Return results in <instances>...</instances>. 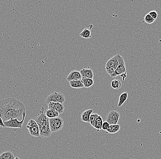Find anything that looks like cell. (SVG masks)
<instances>
[{
	"label": "cell",
	"mask_w": 161,
	"mask_h": 159,
	"mask_svg": "<svg viewBox=\"0 0 161 159\" xmlns=\"http://www.w3.org/2000/svg\"><path fill=\"white\" fill-rule=\"evenodd\" d=\"M26 112H24L23 114V119L19 121L17 118L11 119L7 121H4V124L6 128H22L24 121L25 118L26 117Z\"/></svg>",
	"instance_id": "277c9868"
},
{
	"label": "cell",
	"mask_w": 161,
	"mask_h": 159,
	"mask_svg": "<svg viewBox=\"0 0 161 159\" xmlns=\"http://www.w3.org/2000/svg\"><path fill=\"white\" fill-rule=\"evenodd\" d=\"M80 72L82 75V78H88L91 79H93L94 78V73L92 69L83 68L80 71Z\"/></svg>",
	"instance_id": "4fadbf2b"
},
{
	"label": "cell",
	"mask_w": 161,
	"mask_h": 159,
	"mask_svg": "<svg viewBox=\"0 0 161 159\" xmlns=\"http://www.w3.org/2000/svg\"><path fill=\"white\" fill-rule=\"evenodd\" d=\"M120 76L122 78L123 80L125 81V80H126V77H127L126 72L124 73L121 74V75H120Z\"/></svg>",
	"instance_id": "83f0119b"
},
{
	"label": "cell",
	"mask_w": 161,
	"mask_h": 159,
	"mask_svg": "<svg viewBox=\"0 0 161 159\" xmlns=\"http://www.w3.org/2000/svg\"><path fill=\"white\" fill-rule=\"evenodd\" d=\"M93 112L92 109H88L83 112L81 114V120L85 123H90V117Z\"/></svg>",
	"instance_id": "7c38bea8"
},
{
	"label": "cell",
	"mask_w": 161,
	"mask_h": 159,
	"mask_svg": "<svg viewBox=\"0 0 161 159\" xmlns=\"http://www.w3.org/2000/svg\"><path fill=\"white\" fill-rule=\"evenodd\" d=\"M128 93L124 92L120 95L119 96L118 107H121L124 104L128 98Z\"/></svg>",
	"instance_id": "ffe728a7"
},
{
	"label": "cell",
	"mask_w": 161,
	"mask_h": 159,
	"mask_svg": "<svg viewBox=\"0 0 161 159\" xmlns=\"http://www.w3.org/2000/svg\"><path fill=\"white\" fill-rule=\"evenodd\" d=\"M35 121L39 126L40 136L42 138H48L51 136L52 132L49 127V118L44 113V108H42Z\"/></svg>",
	"instance_id": "7a4b0ae2"
},
{
	"label": "cell",
	"mask_w": 161,
	"mask_h": 159,
	"mask_svg": "<svg viewBox=\"0 0 161 159\" xmlns=\"http://www.w3.org/2000/svg\"><path fill=\"white\" fill-rule=\"evenodd\" d=\"M16 157L10 151L4 152L0 155V159H15Z\"/></svg>",
	"instance_id": "d6986e66"
},
{
	"label": "cell",
	"mask_w": 161,
	"mask_h": 159,
	"mask_svg": "<svg viewBox=\"0 0 161 159\" xmlns=\"http://www.w3.org/2000/svg\"><path fill=\"white\" fill-rule=\"evenodd\" d=\"M103 123V120L100 115H99V117L97 118V119L96 120L92 127L97 129L98 131H99V130L102 129Z\"/></svg>",
	"instance_id": "9a60e30c"
},
{
	"label": "cell",
	"mask_w": 161,
	"mask_h": 159,
	"mask_svg": "<svg viewBox=\"0 0 161 159\" xmlns=\"http://www.w3.org/2000/svg\"><path fill=\"white\" fill-rule=\"evenodd\" d=\"M155 20H154L153 17L151 16L149 13L146 14L144 17V21H145L146 23H147L148 24H151L153 23L154 22Z\"/></svg>",
	"instance_id": "603a6c76"
},
{
	"label": "cell",
	"mask_w": 161,
	"mask_h": 159,
	"mask_svg": "<svg viewBox=\"0 0 161 159\" xmlns=\"http://www.w3.org/2000/svg\"><path fill=\"white\" fill-rule=\"evenodd\" d=\"M26 127L31 135L36 137L40 136L39 126L35 120L30 119Z\"/></svg>",
	"instance_id": "ba28073f"
},
{
	"label": "cell",
	"mask_w": 161,
	"mask_h": 159,
	"mask_svg": "<svg viewBox=\"0 0 161 159\" xmlns=\"http://www.w3.org/2000/svg\"><path fill=\"white\" fill-rule=\"evenodd\" d=\"M111 85L112 88L114 89H118L121 87L122 83L119 80L115 79V80H113L112 81Z\"/></svg>",
	"instance_id": "7402d4cb"
},
{
	"label": "cell",
	"mask_w": 161,
	"mask_h": 159,
	"mask_svg": "<svg viewBox=\"0 0 161 159\" xmlns=\"http://www.w3.org/2000/svg\"><path fill=\"white\" fill-rule=\"evenodd\" d=\"M119 62L117 56H114V57L111 58L107 62L105 68L107 72L108 73L110 74V76L114 74L115 72V70L117 69V67H118Z\"/></svg>",
	"instance_id": "8992f818"
},
{
	"label": "cell",
	"mask_w": 161,
	"mask_h": 159,
	"mask_svg": "<svg viewBox=\"0 0 161 159\" xmlns=\"http://www.w3.org/2000/svg\"><path fill=\"white\" fill-rule=\"evenodd\" d=\"M48 106V109H54L58 112L60 114L62 113L64 111L65 107L63 104L59 102H49Z\"/></svg>",
	"instance_id": "30bf717a"
},
{
	"label": "cell",
	"mask_w": 161,
	"mask_h": 159,
	"mask_svg": "<svg viewBox=\"0 0 161 159\" xmlns=\"http://www.w3.org/2000/svg\"><path fill=\"white\" fill-rule=\"evenodd\" d=\"M80 36L85 39H89L91 38V32L90 29L85 28L82 32L80 33Z\"/></svg>",
	"instance_id": "44dd1931"
},
{
	"label": "cell",
	"mask_w": 161,
	"mask_h": 159,
	"mask_svg": "<svg viewBox=\"0 0 161 159\" xmlns=\"http://www.w3.org/2000/svg\"><path fill=\"white\" fill-rule=\"evenodd\" d=\"M0 127H2V128L5 127L4 124L3 120L1 117H0Z\"/></svg>",
	"instance_id": "4316f807"
},
{
	"label": "cell",
	"mask_w": 161,
	"mask_h": 159,
	"mask_svg": "<svg viewBox=\"0 0 161 159\" xmlns=\"http://www.w3.org/2000/svg\"><path fill=\"white\" fill-rule=\"evenodd\" d=\"M99 115H98L97 113H94V114H92L90 117V123L92 126H93L94 123L96 120L97 119V118L99 117Z\"/></svg>",
	"instance_id": "cb8c5ba5"
},
{
	"label": "cell",
	"mask_w": 161,
	"mask_h": 159,
	"mask_svg": "<svg viewBox=\"0 0 161 159\" xmlns=\"http://www.w3.org/2000/svg\"><path fill=\"white\" fill-rule=\"evenodd\" d=\"M82 79V76L79 71H73L70 73L67 77V80L69 82L71 81L80 80Z\"/></svg>",
	"instance_id": "8fae6325"
},
{
	"label": "cell",
	"mask_w": 161,
	"mask_h": 159,
	"mask_svg": "<svg viewBox=\"0 0 161 159\" xmlns=\"http://www.w3.org/2000/svg\"><path fill=\"white\" fill-rule=\"evenodd\" d=\"M49 127L52 132H57L62 129L64 121L60 116L49 119Z\"/></svg>",
	"instance_id": "3957f363"
},
{
	"label": "cell",
	"mask_w": 161,
	"mask_h": 159,
	"mask_svg": "<svg viewBox=\"0 0 161 159\" xmlns=\"http://www.w3.org/2000/svg\"><path fill=\"white\" fill-rule=\"evenodd\" d=\"M120 117V114L115 111H111L107 116L106 121L110 125L117 124Z\"/></svg>",
	"instance_id": "9c48e42d"
},
{
	"label": "cell",
	"mask_w": 161,
	"mask_h": 159,
	"mask_svg": "<svg viewBox=\"0 0 161 159\" xmlns=\"http://www.w3.org/2000/svg\"><path fill=\"white\" fill-rule=\"evenodd\" d=\"M70 86L73 88L80 89L84 88L83 84L82 83L81 80L76 81H71L69 82Z\"/></svg>",
	"instance_id": "e0dca14e"
},
{
	"label": "cell",
	"mask_w": 161,
	"mask_h": 159,
	"mask_svg": "<svg viewBox=\"0 0 161 159\" xmlns=\"http://www.w3.org/2000/svg\"><path fill=\"white\" fill-rule=\"evenodd\" d=\"M15 159H20V158H19V157H16V158H15Z\"/></svg>",
	"instance_id": "f1b7e54d"
},
{
	"label": "cell",
	"mask_w": 161,
	"mask_h": 159,
	"mask_svg": "<svg viewBox=\"0 0 161 159\" xmlns=\"http://www.w3.org/2000/svg\"><path fill=\"white\" fill-rule=\"evenodd\" d=\"M110 124L107 121H105L103 122V123L102 125V129L104 131H106L110 127Z\"/></svg>",
	"instance_id": "d4e9b609"
},
{
	"label": "cell",
	"mask_w": 161,
	"mask_h": 159,
	"mask_svg": "<svg viewBox=\"0 0 161 159\" xmlns=\"http://www.w3.org/2000/svg\"><path fill=\"white\" fill-rule=\"evenodd\" d=\"M120 126L119 124L110 125L109 128L106 131L107 133H114L118 132L120 130Z\"/></svg>",
	"instance_id": "2e32d148"
},
{
	"label": "cell",
	"mask_w": 161,
	"mask_h": 159,
	"mask_svg": "<svg viewBox=\"0 0 161 159\" xmlns=\"http://www.w3.org/2000/svg\"><path fill=\"white\" fill-rule=\"evenodd\" d=\"M65 101L64 95L61 93L54 92L52 93L46 98V103L48 104L49 102H59L63 104Z\"/></svg>",
	"instance_id": "5b68a950"
},
{
	"label": "cell",
	"mask_w": 161,
	"mask_h": 159,
	"mask_svg": "<svg viewBox=\"0 0 161 159\" xmlns=\"http://www.w3.org/2000/svg\"><path fill=\"white\" fill-rule=\"evenodd\" d=\"M45 115L47 117L50 119V118H53L59 116L60 114L56 110L50 109H48L47 110H46V112H45Z\"/></svg>",
	"instance_id": "5bb4252c"
},
{
	"label": "cell",
	"mask_w": 161,
	"mask_h": 159,
	"mask_svg": "<svg viewBox=\"0 0 161 159\" xmlns=\"http://www.w3.org/2000/svg\"><path fill=\"white\" fill-rule=\"evenodd\" d=\"M82 83L83 84L84 87L86 88H89L94 85V81L93 79H88V78H82Z\"/></svg>",
	"instance_id": "ac0fdd59"
},
{
	"label": "cell",
	"mask_w": 161,
	"mask_h": 159,
	"mask_svg": "<svg viewBox=\"0 0 161 159\" xmlns=\"http://www.w3.org/2000/svg\"><path fill=\"white\" fill-rule=\"evenodd\" d=\"M116 56L118 60V67H117V69L115 70V72L114 73V74L110 76L112 77H116L120 75L121 74L124 73L126 72L125 61L123 58L121 56H120L119 54H118L116 55Z\"/></svg>",
	"instance_id": "52a82bcc"
},
{
	"label": "cell",
	"mask_w": 161,
	"mask_h": 159,
	"mask_svg": "<svg viewBox=\"0 0 161 159\" xmlns=\"http://www.w3.org/2000/svg\"><path fill=\"white\" fill-rule=\"evenodd\" d=\"M149 14L150 15L151 17L153 18L154 20H156L158 17V13L155 11H151Z\"/></svg>",
	"instance_id": "484cf974"
},
{
	"label": "cell",
	"mask_w": 161,
	"mask_h": 159,
	"mask_svg": "<svg viewBox=\"0 0 161 159\" xmlns=\"http://www.w3.org/2000/svg\"><path fill=\"white\" fill-rule=\"evenodd\" d=\"M26 112L23 102L15 98L0 100V117L4 121L20 118Z\"/></svg>",
	"instance_id": "6da1fadb"
}]
</instances>
